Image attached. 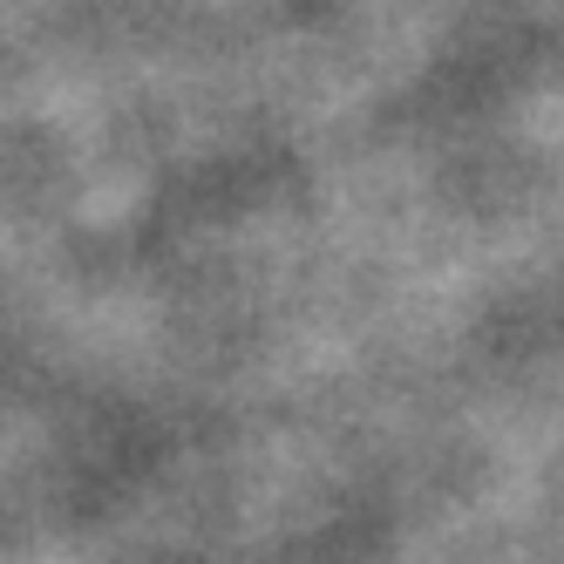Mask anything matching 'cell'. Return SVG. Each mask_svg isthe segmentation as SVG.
Returning <instances> with one entry per match:
<instances>
[]
</instances>
